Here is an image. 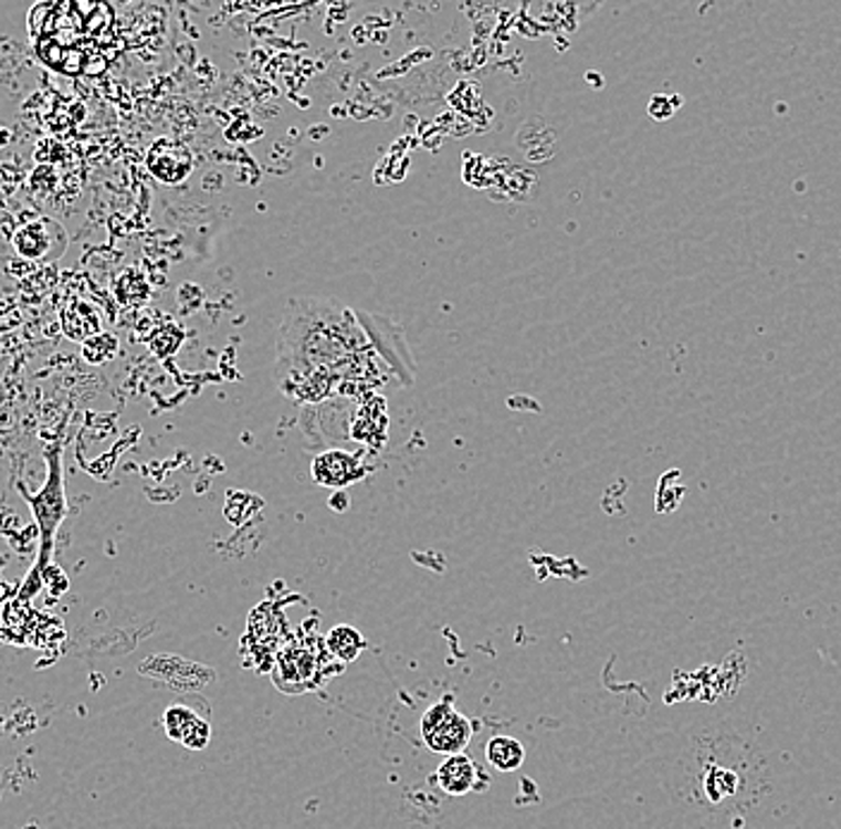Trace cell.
I'll return each mask as SVG.
<instances>
[{
	"label": "cell",
	"instance_id": "cell-7",
	"mask_svg": "<svg viewBox=\"0 0 841 829\" xmlns=\"http://www.w3.org/2000/svg\"><path fill=\"white\" fill-rule=\"evenodd\" d=\"M485 760L497 773H514L526 760V751L522 742H516L512 736H493L488 746H485Z\"/></svg>",
	"mask_w": 841,
	"mask_h": 829
},
{
	"label": "cell",
	"instance_id": "cell-1",
	"mask_svg": "<svg viewBox=\"0 0 841 829\" xmlns=\"http://www.w3.org/2000/svg\"><path fill=\"white\" fill-rule=\"evenodd\" d=\"M378 357L354 311L335 300L290 302L277 335L275 380L290 399L323 402L339 385L366 378Z\"/></svg>",
	"mask_w": 841,
	"mask_h": 829
},
{
	"label": "cell",
	"instance_id": "cell-3",
	"mask_svg": "<svg viewBox=\"0 0 841 829\" xmlns=\"http://www.w3.org/2000/svg\"><path fill=\"white\" fill-rule=\"evenodd\" d=\"M421 736L431 751L442 755H454L464 753L471 736H474V727H471V722L452 703L440 701L423 713Z\"/></svg>",
	"mask_w": 841,
	"mask_h": 829
},
{
	"label": "cell",
	"instance_id": "cell-4",
	"mask_svg": "<svg viewBox=\"0 0 841 829\" xmlns=\"http://www.w3.org/2000/svg\"><path fill=\"white\" fill-rule=\"evenodd\" d=\"M166 734L172 742L182 744L185 748L201 751L211 742V724L199 717L195 710L187 705H170L166 710Z\"/></svg>",
	"mask_w": 841,
	"mask_h": 829
},
{
	"label": "cell",
	"instance_id": "cell-8",
	"mask_svg": "<svg viewBox=\"0 0 841 829\" xmlns=\"http://www.w3.org/2000/svg\"><path fill=\"white\" fill-rule=\"evenodd\" d=\"M328 648L337 660L354 662L361 655V650L366 648V639L359 629H354L349 625H337L328 633Z\"/></svg>",
	"mask_w": 841,
	"mask_h": 829
},
{
	"label": "cell",
	"instance_id": "cell-5",
	"mask_svg": "<svg viewBox=\"0 0 841 829\" xmlns=\"http://www.w3.org/2000/svg\"><path fill=\"white\" fill-rule=\"evenodd\" d=\"M476 779H479L476 763L471 760L466 753L445 755V760L440 763L435 773L438 787L450 796H464L469 791H474Z\"/></svg>",
	"mask_w": 841,
	"mask_h": 829
},
{
	"label": "cell",
	"instance_id": "cell-6",
	"mask_svg": "<svg viewBox=\"0 0 841 829\" xmlns=\"http://www.w3.org/2000/svg\"><path fill=\"white\" fill-rule=\"evenodd\" d=\"M314 473H316V481L318 483L333 485V487H343L347 483L359 481L361 469L357 466V459H354V457L339 452V450H330V452L320 454L316 459Z\"/></svg>",
	"mask_w": 841,
	"mask_h": 829
},
{
	"label": "cell",
	"instance_id": "cell-2",
	"mask_svg": "<svg viewBox=\"0 0 841 829\" xmlns=\"http://www.w3.org/2000/svg\"><path fill=\"white\" fill-rule=\"evenodd\" d=\"M24 493L27 502L32 505V512L39 522L41 528V559L39 567H43L49 562L51 555V545L57 526L63 524L65 512H67V502H65V485H63V459H61V448H53L49 454V481L43 485V491L39 495H29L24 487H20Z\"/></svg>",
	"mask_w": 841,
	"mask_h": 829
}]
</instances>
